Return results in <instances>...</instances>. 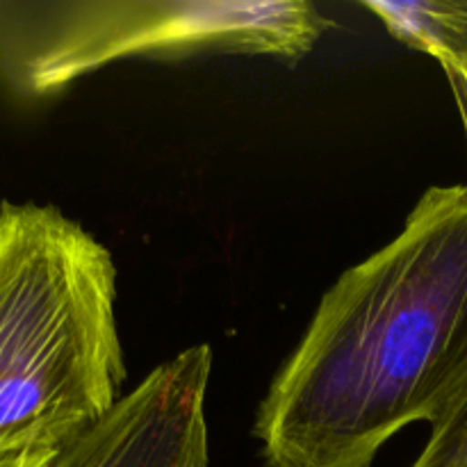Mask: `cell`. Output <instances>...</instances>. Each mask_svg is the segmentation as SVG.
<instances>
[{
    "instance_id": "1",
    "label": "cell",
    "mask_w": 467,
    "mask_h": 467,
    "mask_svg": "<svg viewBox=\"0 0 467 467\" xmlns=\"http://www.w3.org/2000/svg\"><path fill=\"white\" fill-rule=\"evenodd\" d=\"M465 390L467 185L429 187L400 235L322 296L255 436L267 467H369Z\"/></svg>"
},
{
    "instance_id": "2",
    "label": "cell",
    "mask_w": 467,
    "mask_h": 467,
    "mask_svg": "<svg viewBox=\"0 0 467 467\" xmlns=\"http://www.w3.org/2000/svg\"><path fill=\"white\" fill-rule=\"evenodd\" d=\"M112 254L53 205H0V456L59 450L121 400Z\"/></svg>"
},
{
    "instance_id": "3",
    "label": "cell",
    "mask_w": 467,
    "mask_h": 467,
    "mask_svg": "<svg viewBox=\"0 0 467 467\" xmlns=\"http://www.w3.org/2000/svg\"><path fill=\"white\" fill-rule=\"evenodd\" d=\"M333 23L310 0H99L73 5L35 50L26 82L53 94L123 59L203 53L301 59Z\"/></svg>"
},
{
    "instance_id": "4",
    "label": "cell",
    "mask_w": 467,
    "mask_h": 467,
    "mask_svg": "<svg viewBox=\"0 0 467 467\" xmlns=\"http://www.w3.org/2000/svg\"><path fill=\"white\" fill-rule=\"evenodd\" d=\"M210 372L213 349L205 345L158 365L46 467H210Z\"/></svg>"
},
{
    "instance_id": "5",
    "label": "cell",
    "mask_w": 467,
    "mask_h": 467,
    "mask_svg": "<svg viewBox=\"0 0 467 467\" xmlns=\"http://www.w3.org/2000/svg\"><path fill=\"white\" fill-rule=\"evenodd\" d=\"M365 9L401 44L438 59L442 68H467V3L459 0H365Z\"/></svg>"
},
{
    "instance_id": "6",
    "label": "cell",
    "mask_w": 467,
    "mask_h": 467,
    "mask_svg": "<svg viewBox=\"0 0 467 467\" xmlns=\"http://www.w3.org/2000/svg\"><path fill=\"white\" fill-rule=\"evenodd\" d=\"M413 467H467V390L431 424V436Z\"/></svg>"
},
{
    "instance_id": "7",
    "label": "cell",
    "mask_w": 467,
    "mask_h": 467,
    "mask_svg": "<svg viewBox=\"0 0 467 467\" xmlns=\"http://www.w3.org/2000/svg\"><path fill=\"white\" fill-rule=\"evenodd\" d=\"M447 82H450L451 96H454L456 109H459L461 126H463L465 144H467V68H442Z\"/></svg>"
},
{
    "instance_id": "8",
    "label": "cell",
    "mask_w": 467,
    "mask_h": 467,
    "mask_svg": "<svg viewBox=\"0 0 467 467\" xmlns=\"http://www.w3.org/2000/svg\"><path fill=\"white\" fill-rule=\"evenodd\" d=\"M57 450H26L0 456V467H46Z\"/></svg>"
}]
</instances>
